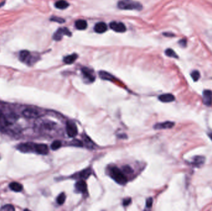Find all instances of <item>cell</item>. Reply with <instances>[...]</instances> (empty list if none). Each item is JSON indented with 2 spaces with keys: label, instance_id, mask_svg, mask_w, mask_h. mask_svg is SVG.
<instances>
[{
  "label": "cell",
  "instance_id": "obj_1",
  "mask_svg": "<svg viewBox=\"0 0 212 211\" xmlns=\"http://www.w3.org/2000/svg\"><path fill=\"white\" fill-rule=\"evenodd\" d=\"M20 61L29 66L34 65L39 59V55L37 53H32L27 50H22L19 53Z\"/></svg>",
  "mask_w": 212,
  "mask_h": 211
},
{
  "label": "cell",
  "instance_id": "obj_2",
  "mask_svg": "<svg viewBox=\"0 0 212 211\" xmlns=\"http://www.w3.org/2000/svg\"><path fill=\"white\" fill-rule=\"evenodd\" d=\"M118 8L122 10L141 11L143 9L142 5L139 2L133 0H120L118 3Z\"/></svg>",
  "mask_w": 212,
  "mask_h": 211
},
{
  "label": "cell",
  "instance_id": "obj_3",
  "mask_svg": "<svg viewBox=\"0 0 212 211\" xmlns=\"http://www.w3.org/2000/svg\"><path fill=\"white\" fill-rule=\"evenodd\" d=\"M110 175L112 178L119 185H124L127 182V178L124 172L117 167H112L110 170Z\"/></svg>",
  "mask_w": 212,
  "mask_h": 211
},
{
  "label": "cell",
  "instance_id": "obj_4",
  "mask_svg": "<svg viewBox=\"0 0 212 211\" xmlns=\"http://www.w3.org/2000/svg\"><path fill=\"white\" fill-rule=\"evenodd\" d=\"M37 125V128L39 129V131L40 132H50L54 129L55 128V123L50 122L47 121V120H43V121L39 122Z\"/></svg>",
  "mask_w": 212,
  "mask_h": 211
},
{
  "label": "cell",
  "instance_id": "obj_5",
  "mask_svg": "<svg viewBox=\"0 0 212 211\" xmlns=\"http://www.w3.org/2000/svg\"><path fill=\"white\" fill-rule=\"evenodd\" d=\"M35 144L32 142L21 143L17 146V149L24 153L34 152Z\"/></svg>",
  "mask_w": 212,
  "mask_h": 211
},
{
  "label": "cell",
  "instance_id": "obj_6",
  "mask_svg": "<svg viewBox=\"0 0 212 211\" xmlns=\"http://www.w3.org/2000/svg\"><path fill=\"white\" fill-rule=\"evenodd\" d=\"M66 130L67 133L70 138L76 137L78 133V130L77 125L72 122H68L67 123Z\"/></svg>",
  "mask_w": 212,
  "mask_h": 211
},
{
  "label": "cell",
  "instance_id": "obj_7",
  "mask_svg": "<svg viewBox=\"0 0 212 211\" xmlns=\"http://www.w3.org/2000/svg\"><path fill=\"white\" fill-rule=\"evenodd\" d=\"M63 35H71V33L70 32V31L67 28L64 27L58 28L56 31V32L53 34V39L56 41H60L63 38Z\"/></svg>",
  "mask_w": 212,
  "mask_h": 211
},
{
  "label": "cell",
  "instance_id": "obj_8",
  "mask_svg": "<svg viewBox=\"0 0 212 211\" xmlns=\"http://www.w3.org/2000/svg\"><path fill=\"white\" fill-rule=\"evenodd\" d=\"M22 114L26 118L32 119L39 117L40 115V112L36 109L28 108L23 110Z\"/></svg>",
  "mask_w": 212,
  "mask_h": 211
},
{
  "label": "cell",
  "instance_id": "obj_9",
  "mask_svg": "<svg viewBox=\"0 0 212 211\" xmlns=\"http://www.w3.org/2000/svg\"><path fill=\"white\" fill-rule=\"evenodd\" d=\"M82 73L84 78L89 82H93L95 80V76L94 72L92 69H91L88 68H83L82 69Z\"/></svg>",
  "mask_w": 212,
  "mask_h": 211
},
{
  "label": "cell",
  "instance_id": "obj_10",
  "mask_svg": "<svg viewBox=\"0 0 212 211\" xmlns=\"http://www.w3.org/2000/svg\"><path fill=\"white\" fill-rule=\"evenodd\" d=\"M49 147L44 144H35L34 152L40 155H47L49 153Z\"/></svg>",
  "mask_w": 212,
  "mask_h": 211
},
{
  "label": "cell",
  "instance_id": "obj_11",
  "mask_svg": "<svg viewBox=\"0 0 212 211\" xmlns=\"http://www.w3.org/2000/svg\"><path fill=\"white\" fill-rule=\"evenodd\" d=\"M11 125L6 116L2 112H0V130L3 131H6Z\"/></svg>",
  "mask_w": 212,
  "mask_h": 211
},
{
  "label": "cell",
  "instance_id": "obj_12",
  "mask_svg": "<svg viewBox=\"0 0 212 211\" xmlns=\"http://www.w3.org/2000/svg\"><path fill=\"white\" fill-rule=\"evenodd\" d=\"M110 27L116 32H124L126 31V27L122 22H112L110 23Z\"/></svg>",
  "mask_w": 212,
  "mask_h": 211
},
{
  "label": "cell",
  "instance_id": "obj_13",
  "mask_svg": "<svg viewBox=\"0 0 212 211\" xmlns=\"http://www.w3.org/2000/svg\"><path fill=\"white\" fill-rule=\"evenodd\" d=\"M203 102L207 106L212 104V92L210 90H205L203 92Z\"/></svg>",
  "mask_w": 212,
  "mask_h": 211
},
{
  "label": "cell",
  "instance_id": "obj_14",
  "mask_svg": "<svg viewBox=\"0 0 212 211\" xmlns=\"http://www.w3.org/2000/svg\"><path fill=\"white\" fill-rule=\"evenodd\" d=\"M75 189L77 191L81 193H86L87 192V185L83 179L79 180L75 184Z\"/></svg>",
  "mask_w": 212,
  "mask_h": 211
},
{
  "label": "cell",
  "instance_id": "obj_15",
  "mask_svg": "<svg viewBox=\"0 0 212 211\" xmlns=\"http://www.w3.org/2000/svg\"><path fill=\"white\" fill-rule=\"evenodd\" d=\"M174 126V123L172 122H166L161 123H157L154 126L155 129H170Z\"/></svg>",
  "mask_w": 212,
  "mask_h": 211
},
{
  "label": "cell",
  "instance_id": "obj_16",
  "mask_svg": "<svg viewBox=\"0 0 212 211\" xmlns=\"http://www.w3.org/2000/svg\"><path fill=\"white\" fill-rule=\"evenodd\" d=\"M94 31L98 34H102L105 32L108 29V26L104 22H98L94 26Z\"/></svg>",
  "mask_w": 212,
  "mask_h": 211
},
{
  "label": "cell",
  "instance_id": "obj_17",
  "mask_svg": "<svg viewBox=\"0 0 212 211\" xmlns=\"http://www.w3.org/2000/svg\"><path fill=\"white\" fill-rule=\"evenodd\" d=\"M158 99L161 102L164 103L171 102L175 100L174 96L171 94H166L161 95L159 96Z\"/></svg>",
  "mask_w": 212,
  "mask_h": 211
},
{
  "label": "cell",
  "instance_id": "obj_18",
  "mask_svg": "<svg viewBox=\"0 0 212 211\" xmlns=\"http://www.w3.org/2000/svg\"><path fill=\"white\" fill-rule=\"evenodd\" d=\"M78 58V55L77 54H72L70 55H68L67 56H65L63 59V62L67 65H70L73 63Z\"/></svg>",
  "mask_w": 212,
  "mask_h": 211
},
{
  "label": "cell",
  "instance_id": "obj_19",
  "mask_svg": "<svg viewBox=\"0 0 212 211\" xmlns=\"http://www.w3.org/2000/svg\"><path fill=\"white\" fill-rule=\"evenodd\" d=\"M9 188L12 191H15V192H20L23 189L22 185L21 183H18V182H15L11 183L9 184Z\"/></svg>",
  "mask_w": 212,
  "mask_h": 211
},
{
  "label": "cell",
  "instance_id": "obj_20",
  "mask_svg": "<svg viewBox=\"0 0 212 211\" xmlns=\"http://www.w3.org/2000/svg\"><path fill=\"white\" fill-rule=\"evenodd\" d=\"M99 76L101 79L104 80H107V81H113L115 79V78L112 76V74L105 71H100Z\"/></svg>",
  "mask_w": 212,
  "mask_h": 211
},
{
  "label": "cell",
  "instance_id": "obj_21",
  "mask_svg": "<svg viewBox=\"0 0 212 211\" xmlns=\"http://www.w3.org/2000/svg\"><path fill=\"white\" fill-rule=\"evenodd\" d=\"M55 6L56 8L59 9H65L68 7L69 4L67 2L65 1V0H59V1L55 3Z\"/></svg>",
  "mask_w": 212,
  "mask_h": 211
},
{
  "label": "cell",
  "instance_id": "obj_22",
  "mask_svg": "<svg viewBox=\"0 0 212 211\" xmlns=\"http://www.w3.org/2000/svg\"><path fill=\"white\" fill-rule=\"evenodd\" d=\"M91 175V170L90 169H87L80 172L78 174V178H81V179H85L88 178Z\"/></svg>",
  "mask_w": 212,
  "mask_h": 211
},
{
  "label": "cell",
  "instance_id": "obj_23",
  "mask_svg": "<svg viewBox=\"0 0 212 211\" xmlns=\"http://www.w3.org/2000/svg\"><path fill=\"white\" fill-rule=\"evenodd\" d=\"M75 27L78 30H84L87 28V22L84 20H78L75 22Z\"/></svg>",
  "mask_w": 212,
  "mask_h": 211
},
{
  "label": "cell",
  "instance_id": "obj_24",
  "mask_svg": "<svg viewBox=\"0 0 212 211\" xmlns=\"http://www.w3.org/2000/svg\"><path fill=\"white\" fill-rule=\"evenodd\" d=\"M205 159L203 157L198 156L193 159V162H192L193 165L196 167H200L204 163Z\"/></svg>",
  "mask_w": 212,
  "mask_h": 211
},
{
  "label": "cell",
  "instance_id": "obj_25",
  "mask_svg": "<svg viewBox=\"0 0 212 211\" xmlns=\"http://www.w3.org/2000/svg\"><path fill=\"white\" fill-rule=\"evenodd\" d=\"M66 199V196L65 194L64 193H62L61 194H60L58 195V196L57 197L56 199V203L59 204V205H62L63 204V203H65Z\"/></svg>",
  "mask_w": 212,
  "mask_h": 211
},
{
  "label": "cell",
  "instance_id": "obj_26",
  "mask_svg": "<svg viewBox=\"0 0 212 211\" xmlns=\"http://www.w3.org/2000/svg\"><path fill=\"white\" fill-rule=\"evenodd\" d=\"M62 147V142L60 141H55L51 144V149L53 150H56Z\"/></svg>",
  "mask_w": 212,
  "mask_h": 211
},
{
  "label": "cell",
  "instance_id": "obj_27",
  "mask_svg": "<svg viewBox=\"0 0 212 211\" xmlns=\"http://www.w3.org/2000/svg\"><path fill=\"white\" fill-rule=\"evenodd\" d=\"M165 53H166V55H167L169 57L175 58H178V56H177V54L176 53V52L173 50H172L171 49H168L166 50V52H165Z\"/></svg>",
  "mask_w": 212,
  "mask_h": 211
},
{
  "label": "cell",
  "instance_id": "obj_28",
  "mask_svg": "<svg viewBox=\"0 0 212 211\" xmlns=\"http://www.w3.org/2000/svg\"><path fill=\"white\" fill-rule=\"evenodd\" d=\"M191 77L194 81H197L200 78V74L198 71H193L191 73Z\"/></svg>",
  "mask_w": 212,
  "mask_h": 211
},
{
  "label": "cell",
  "instance_id": "obj_29",
  "mask_svg": "<svg viewBox=\"0 0 212 211\" xmlns=\"http://www.w3.org/2000/svg\"><path fill=\"white\" fill-rule=\"evenodd\" d=\"M0 210H5V211H12V210H14L15 208L13 207V206L11 204H7L3 206L1 209H0Z\"/></svg>",
  "mask_w": 212,
  "mask_h": 211
},
{
  "label": "cell",
  "instance_id": "obj_30",
  "mask_svg": "<svg viewBox=\"0 0 212 211\" xmlns=\"http://www.w3.org/2000/svg\"><path fill=\"white\" fill-rule=\"evenodd\" d=\"M84 138V142L86 144L87 146H88V147H90V148H92L93 147V141L91 140L88 136H85L84 137H83Z\"/></svg>",
  "mask_w": 212,
  "mask_h": 211
},
{
  "label": "cell",
  "instance_id": "obj_31",
  "mask_svg": "<svg viewBox=\"0 0 212 211\" xmlns=\"http://www.w3.org/2000/svg\"><path fill=\"white\" fill-rule=\"evenodd\" d=\"M50 21H54V22H58V23H63L65 22V20L63 19L62 18H58V17H52L51 19H50Z\"/></svg>",
  "mask_w": 212,
  "mask_h": 211
},
{
  "label": "cell",
  "instance_id": "obj_32",
  "mask_svg": "<svg viewBox=\"0 0 212 211\" xmlns=\"http://www.w3.org/2000/svg\"><path fill=\"white\" fill-rule=\"evenodd\" d=\"M71 145L74 146H77V147H82L83 146L82 142L79 141V140H74V141H73L71 142Z\"/></svg>",
  "mask_w": 212,
  "mask_h": 211
},
{
  "label": "cell",
  "instance_id": "obj_33",
  "mask_svg": "<svg viewBox=\"0 0 212 211\" xmlns=\"http://www.w3.org/2000/svg\"><path fill=\"white\" fill-rule=\"evenodd\" d=\"M146 207L148 208L151 207V206H152V205H153V198H148L146 200Z\"/></svg>",
  "mask_w": 212,
  "mask_h": 211
},
{
  "label": "cell",
  "instance_id": "obj_34",
  "mask_svg": "<svg viewBox=\"0 0 212 211\" xmlns=\"http://www.w3.org/2000/svg\"><path fill=\"white\" fill-rule=\"evenodd\" d=\"M123 171L126 173H131L133 172L132 169L129 166H124L123 168Z\"/></svg>",
  "mask_w": 212,
  "mask_h": 211
},
{
  "label": "cell",
  "instance_id": "obj_35",
  "mask_svg": "<svg viewBox=\"0 0 212 211\" xmlns=\"http://www.w3.org/2000/svg\"><path fill=\"white\" fill-rule=\"evenodd\" d=\"M179 43L181 47H186V45H187V41L186 39H182L179 41Z\"/></svg>",
  "mask_w": 212,
  "mask_h": 211
},
{
  "label": "cell",
  "instance_id": "obj_36",
  "mask_svg": "<svg viewBox=\"0 0 212 211\" xmlns=\"http://www.w3.org/2000/svg\"><path fill=\"white\" fill-rule=\"evenodd\" d=\"M132 201V199L130 198H127V199H125L124 201H123V205L124 206H128V204H130Z\"/></svg>",
  "mask_w": 212,
  "mask_h": 211
},
{
  "label": "cell",
  "instance_id": "obj_37",
  "mask_svg": "<svg viewBox=\"0 0 212 211\" xmlns=\"http://www.w3.org/2000/svg\"><path fill=\"white\" fill-rule=\"evenodd\" d=\"M210 137L211 139H212V134H210Z\"/></svg>",
  "mask_w": 212,
  "mask_h": 211
}]
</instances>
